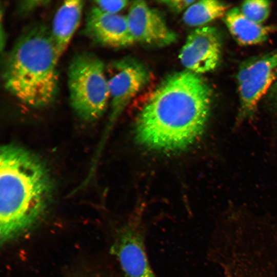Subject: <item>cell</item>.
Segmentation results:
<instances>
[{
	"label": "cell",
	"mask_w": 277,
	"mask_h": 277,
	"mask_svg": "<svg viewBox=\"0 0 277 277\" xmlns=\"http://www.w3.org/2000/svg\"><path fill=\"white\" fill-rule=\"evenodd\" d=\"M49 1H24L17 5L18 12L22 15H27L34 11L37 8L48 5Z\"/></svg>",
	"instance_id": "obj_16"
},
{
	"label": "cell",
	"mask_w": 277,
	"mask_h": 277,
	"mask_svg": "<svg viewBox=\"0 0 277 277\" xmlns=\"http://www.w3.org/2000/svg\"><path fill=\"white\" fill-rule=\"evenodd\" d=\"M221 52L222 41L217 30L209 26L199 27L189 33L179 57L186 70L200 75L216 68Z\"/></svg>",
	"instance_id": "obj_8"
},
{
	"label": "cell",
	"mask_w": 277,
	"mask_h": 277,
	"mask_svg": "<svg viewBox=\"0 0 277 277\" xmlns=\"http://www.w3.org/2000/svg\"><path fill=\"white\" fill-rule=\"evenodd\" d=\"M239 8L248 19L256 23L263 24L269 16L271 4L266 0L245 1Z\"/></svg>",
	"instance_id": "obj_14"
},
{
	"label": "cell",
	"mask_w": 277,
	"mask_h": 277,
	"mask_svg": "<svg viewBox=\"0 0 277 277\" xmlns=\"http://www.w3.org/2000/svg\"><path fill=\"white\" fill-rule=\"evenodd\" d=\"M128 3L127 1L125 0L95 1L94 5L105 12L117 14L126 7Z\"/></svg>",
	"instance_id": "obj_15"
},
{
	"label": "cell",
	"mask_w": 277,
	"mask_h": 277,
	"mask_svg": "<svg viewBox=\"0 0 277 277\" xmlns=\"http://www.w3.org/2000/svg\"><path fill=\"white\" fill-rule=\"evenodd\" d=\"M108 70L107 79L111 99V111L108 125L97 148L100 152L119 115L150 78L149 72L145 66L131 57H125L112 62Z\"/></svg>",
	"instance_id": "obj_7"
},
{
	"label": "cell",
	"mask_w": 277,
	"mask_h": 277,
	"mask_svg": "<svg viewBox=\"0 0 277 277\" xmlns=\"http://www.w3.org/2000/svg\"><path fill=\"white\" fill-rule=\"evenodd\" d=\"M223 21L234 40L242 46L262 43L277 30L275 25H264L251 21L236 7L229 9Z\"/></svg>",
	"instance_id": "obj_11"
},
{
	"label": "cell",
	"mask_w": 277,
	"mask_h": 277,
	"mask_svg": "<svg viewBox=\"0 0 277 277\" xmlns=\"http://www.w3.org/2000/svg\"><path fill=\"white\" fill-rule=\"evenodd\" d=\"M83 34L94 43L121 48L135 42L127 16L105 12L93 5L87 13Z\"/></svg>",
	"instance_id": "obj_9"
},
{
	"label": "cell",
	"mask_w": 277,
	"mask_h": 277,
	"mask_svg": "<svg viewBox=\"0 0 277 277\" xmlns=\"http://www.w3.org/2000/svg\"><path fill=\"white\" fill-rule=\"evenodd\" d=\"M103 61L94 54L83 52L72 58L68 70L71 106L86 121L98 119L110 98L107 77Z\"/></svg>",
	"instance_id": "obj_4"
},
{
	"label": "cell",
	"mask_w": 277,
	"mask_h": 277,
	"mask_svg": "<svg viewBox=\"0 0 277 277\" xmlns=\"http://www.w3.org/2000/svg\"><path fill=\"white\" fill-rule=\"evenodd\" d=\"M127 17L135 42L163 47L176 41V34L169 28L162 16L144 1L133 2Z\"/></svg>",
	"instance_id": "obj_10"
},
{
	"label": "cell",
	"mask_w": 277,
	"mask_h": 277,
	"mask_svg": "<svg viewBox=\"0 0 277 277\" xmlns=\"http://www.w3.org/2000/svg\"><path fill=\"white\" fill-rule=\"evenodd\" d=\"M277 77V48L250 57L239 66L236 79L240 107L238 121L250 117Z\"/></svg>",
	"instance_id": "obj_6"
},
{
	"label": "cell",
	"mask_w": 277,
	"mask_h": 277,
	"mask_svg": "<svg viewBox=\"0 0 277 277\" xmlns=\"http://www.w3.org/2000/svg\"><path fill=\"white\" fill-rule=\"evenodd\" d=\"M212 91L199 74L173 73L156 87L138 117V141L152 149L176 151L194 143L207 121Z\"/></svg>",
	"instance_id": "obj_1"
},
{
	"label": "cell",
	"mask_w": 277,
	"mask_h": 277,
	"mask_svg": "<svg viewBox=\"0 0 277 277\" xmlns=\"http://www.w3.org/2000/svg\"><path fill=\"white\" fill-rule=\"evenodd\" d=\"M60 57L50 30L41 25L31 26L17 39L4 62L6 89L29 107L49 105L58 91Z\"/></svg>",
	"instance_id": "obj_3"
},
{
	"label": "cell",
	"mask_w": 277,
	"mask_h": 277,
	"mask_svg": "<svg viewBox=\"0 0 277 277\" xmlns=\"http://www.w3.org/2000/svg\"><path fill=\"white\" fill-rule=\"evenodd\" d=\"M148 227L142 216L136 213L113 226L110 253L122 277H158L146 247Z\"/></svg>",
	"instance_id": "obj_5"
},
{
	"label": "cell",
	"mask_w": 277,
	"mask_h": 277,
	"mask_svg": "<svg viewBox=\"0 0 277 277\" xmlns=\"http://www.w3.org/2000/svg\"><path fill=\"white\" fill-rule=\"evenodd\" d=\"M270 104L272 109L277 113V97L269 98Z\"/></svg>",
	"instance_id": "obj_19"
},
{
	"label": "cell",
	"mask_w": 277,
	"mask_h": 277,
	"mask_svg": "<svg viewBox=\"0 0 277 277\" xmlns=\"http://www.w3.org/2000/svg\"><path fill=\"white\" fill-rule=\"evenodd\" d=\"M84 6L83 1H66L55 14L50 31L60 56L66 49L80 24Z\"/></svg>",
	"instance_id": "obj_12"
},
{
	"label": "cell",
	"mask_w": 277,
	"mask_h": 277,
	"mask_svg": "<svg viewBox=\"0 0 277 277\" xmlns=\"http://www.w3.org/2000/svg\"><path fill=\"white\" fill-rule=\"evenodd\" d=\"M269 98H274L277 97V77L276 80L273 84L272 86L270 88L268 92Z\"/></svg>",
	"instance_id": "obj_18"
},
{
	"label": "cell",
	"mask_w": 277,
	"mask_h": 277,
	"mask_svg": "<svg viewBox=\"0 0 277 277\" xmlns=\"http://www.w3.org/2000/svg\"><path fill=\"white\" fill-rule=\"evenodd\" d=\"M230 5L216 0L196 1L188 8L183 16V22L189 26H201L220 17H223Z\"/></svg>",
	"instance_id": "obj_13"
},
{
	"label": "cell",
	"mask_w": 277,
	"mask_h": 277,
	"mask_svg": "<svg viewBox=\"0 0 277 277\" xmlns=\"http://www.w3.org/2000/svg\"><path fill=\"white\" fill-rule=\"evenodd\" d=\"M52 190L42 162L27 150L5 145L0 150V242L29 232L46 211Z\"/></svg>",
	"instance_id": "obj_2"
},
{
	"label": "cell",
	"mask_w": 277,
	"mask_h": 277,
	"mask_svg": "<svg viewBox=\"0 0 277 277\" xmlns=\"http://www.w3.org/2000/svg\"><path fill=\"white\" fill-rule=\"evenodd\" d=\"M195 2L194 0H168L159 1L160 3L166 6L171 11L176 13H180L185 9L186 10Z\"/></svg>",
	"instance_id": "obj_17"
}]
</instances>
